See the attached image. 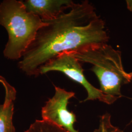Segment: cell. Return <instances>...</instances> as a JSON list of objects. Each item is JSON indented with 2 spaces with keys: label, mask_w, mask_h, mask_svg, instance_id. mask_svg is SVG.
<instances>
[{
  "label": "cell",
  "mask_w": 132,
  "mask_h": 132,
  "mask_svg": "<svg viewBox=\"0 0 132 132\" xmlns=\"http://www.w3.org/2000/svg\"><path fill=\"white\" fill-rule=\"evenodd\" d=\"M18 62L28 76H39L40 69L63 52H77L108 44L105 23L88 1L76 3L57 18L45 22Z\"/></svg>",
  "instance_id": "cell-1"
},
{
  "label": "cell",
  "mask_w": 132,
  "mask_h": 132,
  "mask_svg": "<svg viewBox=\"0 0 132 132\" xmlns=\"http://www.w3.org/2000/svg\"><path fill=\"white\" fill-rule=\"evenodd\" d=\"M46 24L27 10L23 1L4 0L0 3V26L6 30L9 39L4 51L10 60L21 59L32 43L38 30Z\"/></svg>",
  "instance_id": "cell-2"
},
{
  "label": "cell",
  "mask_w": 132,
  "mask_h": 132,
  "mask_svg": "<svg viewBox=\"0 0 132 132\" xmlns=\"http://www.w3.org/2000/svg\"><path fill=\"white\" fill-rule=\"evenodd\" d=\"M80 62L92 65L90 70L99 80V90L114 102L122 96L121 86L132 80V72L123 67L121 52L108 44L77 52H71Z\"/></svg>",
  "instance_id": "cell-3"
},
{
  "label": "cell",
  "mask_w": 132,
  "mask_h": 132,
  "mask_svg": "<svg viewBox=\"0 0 132 132\" xmlns=\"http://www.w3.org/2000/svg\"><path fill=\"white\" fill-rule=\"evenodd\" d=\"M52 71L61 72L83 86L88 93L87 98L84 101L98 100L107 104L113 103L112 99L94 87L86 79L80 61L72 53L65 52L59 54L40 69L39 75Z\"/></svg>",
  "instance_id": "cell-4"
},
{
  "label": "cell",
  "mask_w": 132,
  "mask_h": 132,
  "mask_svg": "<svg viewBox=\"0 0 132 132\" xmlns=\"http://www.w3.org/2000/svg\"><path fill=\"white\" fill-rule=\"evenodd\" d=\"M55 94L48 99L42 109L43 119L63 128L69 132H79L73 127L76 114L68 110L69 100L75 97V93L54 86Z\"/></svg>",
  "instance_id": "cell-5"
},
{
  "label": "cell",
  "mask_w": 132,
  "mask_h": 132,
  "mask_svg": "<svg viewBox=\"0 0 132 132\" xmlns=\"http://www.w3.org/2000/svg\"><path fill=\"white\" fill-rule=\"evenodd\" d=\"M23 2L28 12L38 16L43 22L56 19L75 3L71 0H26Z\"/></svg>",
  "instance_id": "cell-6"
},
{
  "label": "cell",
  "mask_w": 132,
  "mask_h": 132,
  "mask_svg": "<svg viewBox=\"0 0 132 132\" xmlns=\"http://www.w3.org/2000/svg\"><path fill=\"white\" fill-rule=\"evenodd\" d=\"M16 95L15 93H5L4 103L0 104V132H15L12 118Z\"/></svg>",
  "instance_id": "cell-7"
},
{
  "label": "cell",
  "mask_w": 132,
  "mask_h": 132,
  "mask_svg": "<svg viewBox=\"0 0 132 132\" xmlns=\"http://www.w3.org/2000/svg\"><path fill=\"white\" fill-rule=\"evenodd\" d=\"M25 132H69L45 120H36Z\"/></svg>",
  "instance_id": "cell-8"
},
{
  "label": "cell",
  "mask_w": 132,
  "mask_h": 132,
  "mask_svg": "<svg viewBox=\"0 0 132 132\" xmlns=\"http://www.w3.org/2000/svg\"><path fill=\"white\" fill-rule=\"evenodd\" d=\"M97 132H122L118 128L113 126L111 122V116L105 113L100 117L99 129Z\"/></svg>",
  "instance_id": "cell-9"
},
{
  "label": "cell",
  "mask_w": 132,
  "mask_h": 132,
  "mask_svg": "<svg viewBox=\"0 0 132 132\" xmlns=\"http://www.w3.org/2000/svg\"><path fill=\"white\" fill-rule=\"evenodd\" d=\"M6 82H7V81H6L4 77H3V76H0V83H1L2 85H3V86H4Z\"/></svg>",
  "instance_id": "cell-10"
},
{
  "label": "cell",
  "mask_w": 132,
  "mask_h": 132,
  "mask_svg": "<svg viewBox=\"0 0 132 132\" xmlns=\"http://www.w3.org/2000/svg\"><path fill=\"white\" fill-rule=\"evenodd\" d=\"M127 4L128 7L130 10L132 11V1H127Z\"/></svg>",
  "instance_id": "cell-11"
}]
</instances>
